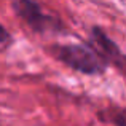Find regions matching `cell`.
Listing matches in <instances>:
<instances>
[{
	"instance_id": "5b68a950",
	"label": "cell",
	"mask_w": 126,
	"mask_h": 126,
	"mask_svg": "<svg viewBox=\"0 0 126 126\" xmlns=\"http://www.w3.org/2000/svg\"><path fill=\"white\" fill-rule=\"evenodd\" d=\"M10 38H11V35H10V32L5 29V26L0 22V43H5V42H8Z\"/></svg>"
},
{
	"instance_id": "7a4b0ae2",
	"label": "cell",
	"mask_w": 126,
	"mask_h": 126,
	"mask_svg": "<svg viewBox=\"0 0 126 126\" xmlns=\"http://www.w3.org/2000/svg\"><path fill=\"white\" fill-rule=\"evenodd\" d=\"M13 11L16 13L22 22L27 24L35 34H48V32H62L64 22L53 15H46L42 11V6L37 2L31 0H16L11 3Z\"/></svg>"
},
{
	"instance_id": "6da1fadb",
	"label": "cell",
	"mask_w": 126,
	"mask_h": 126,
	"mask_svg": "<svg viewBox=\"0 0 126 126\" xmlns=\"http://www.w3.org/2000/svg\"><path fill=\"white\" fill-rule=\"evenodd\" d=\"M46 51L59 62L85 75H102L109 69V64L88 43H56L48 46Z\"/></svg>"
},
{
	"instance_id": "3957f363",
	"label": "cell",
	"mask_w": 126,
	"mask_h": 126,
	"mask_svg": "<svg viewBox=\"0 0 126 126\" xmlns=\"http://www.w3.org/2000/svg\"><path fill=\"white\" fill-rule=\"evenodd\" d=\"M88 45L107 62L109 65L113 64L118 67L121 72L125 70V54L121 53L120 46L117 45L99 26H93L91 27V38H89Z\"/></svg>"
},
{
	"instance_id": "277c9868",
	"label": "cell",
	"mask_w": 126,
	"mask_h": 126,
	"mask_svg": "<svg viewBox=\"0 0 126 126\" xmlns=\"http://www.w3.org/2000/svg\"><path fill=\"white\" fill-rule=\"evenodd\" d=\"M97 118L105 123H113L117 126H125V112L120 107H109L107 110H101L97 113Z\"/></svg>"
}]
</instances>
